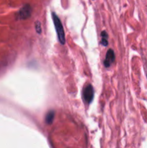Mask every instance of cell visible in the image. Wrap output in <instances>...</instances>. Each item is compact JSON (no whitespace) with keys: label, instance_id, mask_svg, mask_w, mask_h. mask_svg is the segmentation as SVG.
Returning <instances> with one entry per match:
<instances>
[{"label":"cell","instance_id":"6da1fadb","mask_svg":"<svg viewBox=\"0 0 147 148\" xmlns=\"http://www.w3.org/2000/svg\"><path fill=\"white\" fill-rule=\"evenodd\" d=\"M52 18H53V24H54L55 28H56V33H57L59 42L61 43V44L64 45L65 42H66V38H65V33L61 21L54 12H52Z\"/></svg>","mask_w":147,"mask_h":148},{"label":"cell","instance_id":"7a4b0ae2","mask_svg":"<svg viewBox=\"0 0 147 148\" xmlns=\"http://www.w3.org/2000/svg\"><path fill=\"white\" fill-rule=\"evenodd\" d=\"M93 87L91 85H87L84 87L83 90V98L86 103H90L94 98L95 94Z\"/></svg>","mask_w":147,"mask_h":148},{"label":"cell","instance_id":"3957f363","mask_svg":"<svg viewBox=\"0 0 147 148\" xmlns=\"http://www.w3.org/2000/svg\"><path fill=\"white\" fill-rule=\"evenodd\" d=\"M32 14V7L30 4H25L23 6L17 13V17L21 20H25L29 18Z\"/></svg>","mask_w":147,"mask_h":148},{"label":"cell","instance_id":"277c9868","mask_svg":"<svg viewBox=\"0 0 147 148\" xmlns=\"http://www.w3.org/2000/svg\"><path fill=\"white\" fill-rule=\"evenodd\" d=\"M115 53L112 49H109L106 53V56H105V59L104 61V65L105 67H109L112 62L115 61Z\"/></svg>","mask_w":147,"mask_h":148},{"label":"cell","instance_id":"5b68a950","mask_svg":"<svg viewBox=\"0 0 147 148\" xmlns=\"http://www.w3.org/2000/svg\"><path fill=\"white\" fill-rule=\"evenodd\" d=\"M55 116V112L54 111H50L47 114H46V122L48 124H52L53 121V119Z\"/></svg>","mask_w":147,"mask_h":148},{"label":"cell","instance_id":"8992f818","mask_svg":"<svg viewBox=\"0 0 147 148\" xmlns=\"http://www.w3.org/2000/svg\"><path fill=\"white\" fill-rule=\"evenodd\" d=\"M101 36H102V44L104 46H107L108 44V34H107L106 31H102Z\"/></svg>","mask_w":147,"mask_h":148},{"label":"cell","instance_id":"52a82bcc","mask_svg":"<svg viewBox=\"0 0 147 148\" xmlns=\"http://www.w3.org/2000/svg\"><path fill=\"white\" fill-rule=\"evenodd\" d=\"M35 29L36 31H37V33H41L42 29H41V25H40V23L38 21H36L35 23Z\"/></svg>","mask_w":147,"mask_h":148}]
</instances>
